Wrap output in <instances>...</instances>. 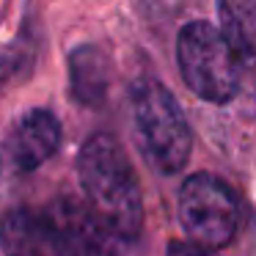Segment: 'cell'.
Wrapping results in <instances>:
<instances>
[{"label":"cell","mask_w":256,"mask_h":256,"mask_svg":"<svg viewBox=\"0 0 256 256\" xmlns=\"http://www.w3.org/2000/svg\"><path fill=\"white\" fill-rule=\"evenodd\" d=\"M42 218L52 256H118V237L78 201H56Z\"/></svg>","instance_id":"cell-5"},{"label":"cell","mask_w":256,"mask_h":256,"mask_svg":"<svg viewBox=\"0 0 256 256\" xmlns=\"http://www.w3.org/2000/svg\"><path fill=\"white\" fill-rule=\"evenodd\" d=\"M166 256H218V254L204 248V245H196V242H171Z\"/></svg>","instance_id":"cell-9"},{"label":"cell","mask_w":256,"mask_h":256,"mask_svg":"<svg viewBox=\"0 0 256 256\" xmlns=\"http://www.w3.org/2000/svg\"><path fill=\"white\" fill-rule=\"evenodd\" d=\"M179 223L190 242L215 250L232 242L240 226V204L226 182L212 174H193L179 190Z\"/></svg>","instance_id":"cell-4"},{"label":"cell","mask_w":256,"mask_h":256,"mask_svg":"<svg viewBox=\"0 0 256 256\" xmlns=\"http://www.w3.org/2000/svg\"><path fill=\"white\" fill-rule=\"evenodd\" d=\"M69 74H72L74 96L86 105H94L105 96L108 88V64L96 47H78L69 58Z\"/></svg>","instance_id":"cell-8"},{"label":"cell","mask_w":256,"mask_h":256,"mask_svg":"<svg viewBox=\"0 0 256 256\" xmlns=\"http://www.w3.org/2000/svg\"><path fill=\"white\" fill-rule=\"evenodd\" d=\"M78 174L88 210L116 234L132 242L144 226V201L127 154L110 135H91L78 157Z\"/></svg>","instance_id":"cell-1"},{"label":"cell","mask_w":256,"mask_h":256,"mask_svg":"<svg viewBox=\"0 0 256 256\" xmlns=\"http://www.w3.org/2000/svg\"><path fill=\"white\" fill-rule=\"evenodd\" d=\"M61 144V122L50 110H28L17 118L6 138V154L14 168L20 171H36L56 154Z\"/></svg>","instance_id":"cell-6"},{"label":"cell","mask_w":256,"mask_h":256,"mask_svg":"<svg viewBox=\"0 0 256 256\" xmlns=\"http://www.w3.org/2000/svg\"><path fill=\"white\" fill-rule=\"evenodd\" d=\"M135 135L160 174H179L190 160L193 135L176 96L154 78H138L130 88Z\"/></svg>","instance_id":"cell-2"},{"label":"cell","mask_w":256,"mask_h":256,"mask_svg":"<svg viewBox=\"0 0 256 256\" xmlns=\"http://www.w3.org/2000/svg\"><path fill=\"white\" fill-rule=\"evenodd\" d=\"M176 61L182 80L198 100L228 102L240 86V58L220 28L196 20L179 30Z\"/></svg>","instance_id":"cell-3"},{"label":"cell","mask_w":256,"mask_h":256,"mask_svg":"<svg viewBox=\"0 0 256 256\" xmlns=\"http://www.w3.org/2000/svg\"><path fill=\"white\" fill-rule=\"evenodd\" d=\"M0 250L6 256H52L44 218L14 210L0 218Z\"/></svg>","instance_id":"cell-7"}]
</instances>
